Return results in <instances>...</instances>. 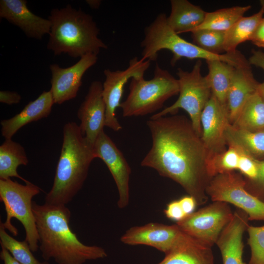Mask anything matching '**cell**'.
Listing matches in <instances>:
<instances>
[{"label": "cell", "mask_w": 264, "mask_h": 264, "mask_svg": "<svg viewBox=\"0 0 264 264\" xmlns=\"http://www.w3.org/2000/svg\"><path fill=\"white\" fill-rule=\"evenodd\" d=\"M147 125L152 145L141 165L153 168L161 176L179 184L198 205L206 203V189L212 177L206 150L190 119L173 114L150 117Z\"/></svg>", "instance_id": "1"}, {"label": "cell", "mask_w": 264, "mask_h": 264, "mask_svg": "<svg viewBox=\"0 0 264 264\" xmlns=\"http://www.w3.org/2000/svg\"><path fill=\"white\" fill-rule=\"evenodd\" d=\"M43 259L58 264H84L87 261L107 256L103 248L83 243L69 226L71 213L66 205L32 203Z\"/></svg>", "instance_id": "2"}, {"label": "cell", "mask_w": 264, "mask_h": 264, "mask_svg": "<svg viewBox=\"0 0 264 264\" xmlns=\"http://www.w3.org/2000/svg\"><path fill=\"white\" fill-rule=\"evenodd\" d=\"M93 145L82 134L74 122L66 123L53 185L45 197V204L66 205L82 188L90 165L95 158Z\"/></svg>", "instance_id": "3"}, {"label": "cell", "mask_w": 264, "mask_h": 264, "mask_svg": "<svg viewBox=\"0 0 264 264\" xmlns=\"http://www.w3.org/2000/svg\"><path fill=\"white\" fill-rule=\"evenodd\" d=\"M51 28L47 44L55 55L67 54L72 58L98 54L107 45L99 38V29L92 17L70 4L53 9L48 18Z\"/></svg>", "instance_id": "4"}, {"label": "cell", "mask_w": 264, "mask_h": 264, "mask_svg": "<svg viewBox=\"0 0 264 264\" xmlns=\"http://www.w3.org/2000/svg\"><path fill=\"white\" fill-rule=\"evenodd\" d=\"M166 14L161 13L144 29V37L141 43L142 60L155 61L158 53L166 49L173 53L171 65L181 58L220 60L236 67L249 64L248 61L237 50L230 53L215 54L203 50L194 43L180 37L169 26Z\"/></svg>", "instance_id": "5"}, {"label": "cell", "mask_w": 264, "mask_h": 264, "mask_svg": "<svg viewBox=\"0 0 264 264\" xmlns=\"http://www.w3.org/2000/svg\"><path fill=\"white\" fill-rule=\"evenodd\" d=\"M178 93L177 79L156 64L153 78L131 79L128 95L120 106L122 115L144 116L155 112L168 99Z\"/></svg>", "instance_id": "6"}, {"label": "cell", "mask_w": 264, "mask_h": 264, "mask_svg": "<svg viewBox=\"0 0 264 264\" xmlns=\"http://www.w3.org/2000/svg\"><path fill=\"white\" fill-rule=\"evenodd\" d=\"M40 191L38 186L30 182L22 185L10 178L0 179V200L4 204L6 214L5 222L1 223L5 229L17 236L18 231L11 223V220H18L24 227L25 240L32 252L38 250L39 244L32 200Z\"/></svg>", "instance_id": "7"}, {"label": "cell", "mask_w": 264, "mask_h": 264, "mask_svg": "<svg viewBox=\"0 0 264 264\" xmlns=\"http://www.w3.org/2000/svg\"><path fill=\"white\" fill-rule=\"evenodd\" d=\"M201 61L198 60L190 71L177 69L178 98L172 105L156 112L151 118L175 114L182 109L187 112L194 130L201 136V114L212 95L208 80L201 73Z\"/></svg>", "instance_id": "8"}, {"label": "cell", "mask_w": 264, "mask_h": 264, "mask_svg": "<svg viewBox=\"0 0 264 264\" xmlns=\"http://www.w3.org/2000/svg\"><path fill=\"white\" fill-rule=\"evenodd\" d=\"M206 193L212 201L230 203L243 210L249 220H264V202L246 189L245 179L240 173L216 175L210 181Z\"/></svg>", "instance_id": "9"}, {"label": "cell", "mask_w": 264, "mask_h": 264, "mask_svg": "<svg viewBox=\"0 0 264 264\" xmlns=\"http://www.w3.org/2000/svg\"><path fill=\"white\" fill-rule=\"evenodd\" d=\"M233 216L228 203L213 201L187 215L176 224L185 233L212 247Z\"/></svg>", "instance_id": "10"}, {"label": "cell", "mask_w": 264, "mask_h": 264, "mask_svg": "<svg viewBox=\"0 0 264 264\" xmlns=\"http://www.w3.org/2000/svg\"><path fill=\"white\" fill-rule=\"evenodd\" d=\"M150 64L149 60L144 61L134 57L130 60L128 67L124 70H104L105 80L102 84V96L106 106L105 126L115 132L122 129L116 111L121 105L124 87L132 78L144 77Z\"/></svg>", "instance_id": "11"}, {"label": "cell", "mask_w": 264, "mask_h": 264, "mask_svg": "<svg viewBox=\"0 0 264 264\" xmlns=\"http://www.w3.org/2000/svg\"><path fill=\"white\" fill-rule=\"evenodd\" d=\"M93 149L95 157L104 161L114 179L118 191V207H126L130 199V166L122 153L104 131L97 137Z\"/></svg>", "instance_id": "12"}, {"label": "cell", "mask_w": 264, "mask_h": 264, "mask_svg": "<svg viewBox=\"0 0 264 264\" xmlns=\"http://www.w3.org/2000/svg\"><path fill=\"white\" fill-rule=\"evenodd\" d=\"M201 138L208 155V161L227 148L225 131L230 123L226 106L212 94L201 116Z\"/></svg>", "instance_id": "13"}, {"label": "cell", "mask_w": 264, "mask_h": 264, "mask_svg": "<svg viewBox=\"0 0 264 264\" xmlns=\"http://www.w3.org/2000/svg\"><path fill=\"white\" fill-rule=\"evenodd\" d=\"M97 55L89 53L81 57L76 63L68 67L63 68L56 64L50 65V90L54 104L60 105L77 96L83 75L97 63Z\"/></svg>", "instance_id": "14"}, {"label": "cell", "mask_w": 264, "mask_h": 264, "mask_svg": "<svg viewBox=\"0 0 264 264\" xmlns=\"http://www.w3.org/2000/svg\"><path fill=\"white\" fill-rule=\"evenodd\" d=\"M182 232L176 224L169 225L151 222L131 227L121 236L120 241L130 245L151 246L166 254L172 249Z\"/></svg>", "instance_id": "15"}, {"label": "cell", "mask_w": 264, "mask_h": 264, "mask_svg": "<svg viewBox=\"0 0 264 264\" xmlns=\"http://www.w3.org/2000/svg\"><path fill=\"white\" fill-rule=\"evenodd\" d=\"M102 84L97 80L90 84L77 111L81 132L92 145L105 126L106 106L102 96Z\"/></svg>", "instance_id": "16"}, {"label": "cell", "mask_w": 264, "mask_h": 264, "mask_svg": "<svg viewBox=\"0 0 264 264\" xmlns=\"http://www.w3.org/2000/svg\"><path fill=\"white\" fill-rule=\"evenodd\" d=\"M25 0H0V18L19 27L29 38L41 40L49 34L51 22L32 13Z\"/></svg>", "instance_id": "17"}, {"label": "cell", "mask_w": 264, "mask_h": 264, "mask_svg": "<svg viewBox=\"0 0 264 264\" xmlns=\"http://www.w3.org/2000/svg\"><path fill=\"white\" fill-rule=\"evenodd\" d=\"M248 215L238 209L220 233L216 244L219 248L222 264H246L243 261L244 232L249 226Z\"/></svg>", "instance_id": "18"}, {"label": "cell", "mask_w": 264, "mask_h": 264, "mask_svg": "<svg viewBox=\"0 0 264 264\" xmlns=\"http://www.w3.org/2000/svg\"><path fill=\"white\" fill-rule=\"evenodd\" d=\"M157 264H214L212 247L182 231L172 249Z\"/></svg>", "instance_id": "19"}, {"label": "cell", "mask_w": 264, "mask_h": 264, "mask_svg": "<svg viewBox=\"0 0 264 264\" xmlns=\"http://www.w3.org/2000/svg\"><path fill=\"white\" fill-rule=\"evenodd\" d=\"M54 104L50 90L44 91L37 99L28 103L19 113L0 121L2 136L5 139H11L24 126L47 117Z\"/></svg>", "instance_id": "20"}, {"label": "cell", "mask_w": 264, "mask_h": 264, "mask_svg": "<svg viewBox=\"0 0 264 264\" xmlns=\"http://www.w3.org/2000/svg\"><path fill=\"white\" fill-rule=\"evenodd\" d=\"M258 84L250 64L236 67L226 99L230 124L234 122L248 99L257 91Z\"/></svg>", "instance_id": "21"}, {"label": "cell", "mask_w": 264, "mask_h": 264, "mask_svg": "<svg viewBox=\"0 0 264 264\" xmlns=\"http://www.w3.org/2000/svg\"><path fill=\"white\" fill-rule=\"evenodd\" d=\"M167 17L169 26L177 34L191 32L203 22L206 12L187 0H171Z\"/></svg>", "instance_id": "22"}, {"label": "cell", "mask_w": 264, "mask_h": 264, "mask_svg": "<svg viewBox=\"0 0 264 264\" xmlns=\"http://www.w3.org/2000/svg\"><path fill=\"white\" fill-rule=\"evenodd\" d=\"M227 145L256 158L264 157V130L252 132L237 128L230 123L225 131Z\"/></svg>", "instance_id": "23"}, {"label": "cell", "mask_w": 264, "mask_h": 264, "mask_svg": "<svg viewBox=\"0 0 264 264\" xmlns=\"http://www.w3.org/2000/svg\"><path fill=\"white\" fill-rule=\"evenodd\" d=\"M28 163V159L23 146L11 139H5L0 146V179L16 177L25 183L29 182L17 172L20 165H26Z\"/></svg>", "instance_id": "24"}, {"label": "cell", "mask_w": 264, "mask_h": 264, "mask_svg": "<svg viewBox=\"0 0 264 264\" xmlns=\"http://www.w3.org/2000/svg\"><path fill=\"white\" fill-rule=\"evenodd\" d=\"M261 8L254 14L242 17L225 32L224 51L226 53L237 50L241 43L249 41L264 15V0H261Z\"/></svg>", "instance_id": "25"}, {"label": "cell", "mask_w": 264, "mask_h": 264, "mask_svg": "<svg viewBox=\"0 0 264 264\" xmlns=\"http://www.w3.org/2000/svg\"><path fill=\"white\" fill-rule=\"evenodd\" d=\"M206 62L208 68L206 77L212 94L222 105L226 106L227 93L236 67L220 60Z\"/></svg>", "instance_id": "26"}, {"label": "cell", "mask_w": 264, "mask_h": 264, "mask_svg": "<svg viewBox=\"0 0 264 264\" xmlns=\"http://www.w3.org/2000/svg\"><path fill=\"white\" fill-rule=\"evenodd\" d=\"M231 124L249 131L264 130V101L257 91L248 99Z\"/></svg>", "instance_id": "27"}, {"label": "cell", "mask_w": 264, "mask_h": 264, "mask_svg": "<svg viewBox=\"0 0 264 264\" xmlns=\"http://www.w3.org/2000/svg\"><path fill=\"white\" fill-rule=\"evenodd\" d=\"M251 7V5L234 6L206 12L202 23L194 30L208 29L226 32L243 17Z\"/></svg>", "instance_id": "28"}, {"label": "cell", "mask_w": 264, "mask_h": 264, "mask_svg": "<svg viewBox=\"0 0 264 264\" xmlns=\"http://www.w3.org/2000/svg\"><path fill=\"white\" fill-rule=\"evenodd\" d=\"M5 230L0 222V245L6 248L20 264H49L47 261L41 262L38 260L32 254V251L25 240H17L9 235Z\"/></svg>", "instance_id": "29"}, {"label": "cell", "mask_w": 264, "mask_h": 264, "mask_svg": "<svg viewBox=\"0 0 264 264\" xmlns=\"http://www.w3.org/2000/svg\"><path fill=\"white\" fill-rule=\"evenodd\" d=\"M240 157L239 150L228 146L223 153L217 154L208 161V168L212 177L217 174L237 170Z\"/></svg>", "instance_id": "30"}, {"label": "cell", "mask_w": 264, "mask_h": 264, "mask_svg": "<svg viewBox=\"0 0 264 264\" xmlns=\"http://www.w3.org/2000/svg\"><path fill=\"white\" fill-rule=\"evenodd\" d=\"M191 33L193 43L197 46L213 54H223L225 32L199 29Z\"/></svg>", "instance_id": "31"}, {"label": "cell", "mask_w": 264, "mask_h": 264, "mask_svg": "<svg viewBox=\"0 0 264 264\" xmlns=\"http://www.w3.org/2000/svg\"><path fill=\"white\" fill-rule=\"evenodd\" d=\"M246 231L251 250L248 264H264V226L249 225Z\"/></svg>", "instance_id": "32"}, {"label": "cell", "mask_w": 264, "mask_h": 264, "mask_svg": "<svg viewBox=\"0 0 264 264\" xmlns=\"http://www.w3.org/2000/svg\"><path fill=\"white\" fill-rule=\"evenodd\" d=\"M239 151L240 157L237 170L242 175L245 180H254L258 173V159Z\"/></svg>", "instance_id": "33"}, {"label": "cell", "mask_w": 264, "mask_h": 264, "mask_svg": "<svg viewBox=\"0 0 264 264\" xmlns=\"http://www.w3.org/2000/svg\"><path fill=\"white\" fill-rule=\"evenodd\" d=\"M258 173L253 181H245V188L252 195L264 202V159H257Z\"/></svg>", "instance_id": "34"}, {"label": "cell", "mask_w": 264, "mask_h": 264, "mask_svg": "<svg viewBox=\"0 0 264 264\" xmlns=\"http://www.w3.org/2000/svg\"><path fill=\"white\" fill-rule=\"evenodd\" d=\"M164 213L168 219L175 220L176 222L182 220L187 216L178 199L169 202L164 210Z\"/></svg>", "instance_id": "35"}, {"label": "cell", "mask_w": 264, "mask_h": 264, "mask_svg": "<svg viewBox=\"0 0 264 264\" xmlns=\"http://www.w3.org/2000/svg\"><path fill=\"white\" fill-rule=\"evenodd\" d=\"M249 41L258 47H264V18L260 22Z\"/></svg>", "instance_id": "36"}, {"label": "cell", "mask_w": 264, "mask_h": 264, "mask_svg": "<svg viewBox=\"0 0 264 264\" xmlns=\"http://www.w3.org/2000/svg\"><path fill=\"white\" fill-rule=\"evenodd\" d=\"M22 97L18 92L8 90L0 91V102L11 105L20 103Z\"/></svg>", "instance_id": "37"}, {"label": "cell", "mask_w": 264, "mask_h": 264, "mask_svg": "<svg viewBox=\"0 0 264 264\" xmlns=\"http://www.w3.org/2000/svg\"><path fill=\"white\" fill-rule=\"evenodd\" d=\"M186 215L187 216L195 212L197 204L196 199L190 195L186 196L178 199Z\"/></svg>", "instance_id": "38"}, {"label": "cell", "mask_w": 264, "mask_h": 264, "mask_svg": "<svg viewBox=\"0 0 264 264\" xmlns=\"http://www.w3.org/2000/svg\"><path fill=\"white\" fill-rule=\"evenodd\" d=\"M250 65H254L264 70V52L260 50H253L248 59Z\"/></svg>", "instance_id": "39"}, {"label": "cell", "mask_w": 264, "mask_h": 264, "mask_svg": "<svg viewBox=\"0 0 264 264\" xmlns=\"http://www.w3.org/2000/svg\"><path fill=\"white\" fill-rule=\"evenodd\" d=\"M1 248L0 258L3 261L4 264H20L12 256L6 248L2 246Z\"/></svg>", "instance_id": "40"}, {"label": "cell", "mask_w": 264, "mask_h": 264, "mask_svg": "<svg viewBox=\"0 0 264 264\" xmlns=\"http://www.w3.org/2000/svg\"><path fill=\"white\" fill-rule=\"evenodd\" d=\"M86 3L92 9H98L101 3V1L99 0H87Z\"/></svg>", "instance_id": "41"}, {"label": "cell", "mask_w": 264, "mask_h": 264, "mask_svg": "<svg viewBox=\"0 0 264 264\" xmlns=\"http://www.w3.org/2000/svg\"><path fill=\"white\" fill-rule=\"evenodd\" d=\"M257 91L264 101V82L258 84Z\"/></svg>", "instance_id": "42"}]
</instances>
